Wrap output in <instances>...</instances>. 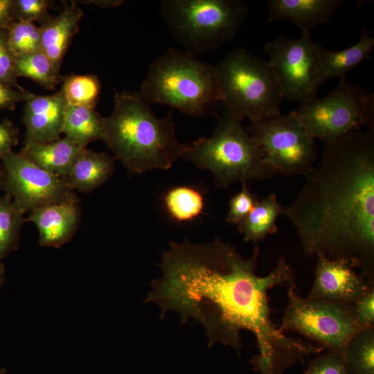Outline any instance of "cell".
Returning a JSON list of instances; mask_svg holds the SVG:
<instances>
[{
    "label": "cell",
    "mask_w": 374,
    "mask_h": 374,
    "mask_svg": "<svg viewBox=\"0 0 374 374\" xmlns=\"http://www.w3.org/2000/svg\"><path fill=\"white\" fill-rule=\"evenodd\" d=\"M259 248L243 257L218 238L205 244L171 241L161 256L162 275L152 282L145 302L161 309V319L176 312L205 329L208 346L220 343L240 355V332L255 336L258 355L273 357L287 350L292 338L274 323L268 292L295 282L292 267L283 257L266 276L256 274Z\"/></svg>",
    "instance_id": "cell-1"
},
{
    "label": "cell",
    "mask_w": 374,
    "mask_h": 374,
    "mask_svg": "<svg viewBox=\"0 0 374 374\" xmlns=\"http://www.w3.org/2000/svg\"><path fill=\"white\" fill-rule=\"evenodd\" d=\"M282 215L294 226L305 256L346 260L374 285V128L326 143Z\"/></svg>",
    "instance_id": "cell-2"
},
{
    "label": "cell",
    "mask_w": 374,
    "mask_h": 374,
    "mask_svg": "<svg viewBox=\"0 0 374 374\" xmlns=\"http://www.w3.org/2000/svg\"><path fill=\"white\" fill-rule=\"evenodd\" d=\"M114 90L113 111L104 117L102 141L129 173L168 170L184 158L188 143L176 137L172 109L159 118L139 91Z\"/></svg>",
    "instance_id": "cell-3"
},
{
    "label": "cell",
    "mask_w": 374,
    "mask_h": 374,
    "mask_svg": "<svg viewBox=\"0 0 374 374\" xmlns=\"http://www.w3.org/2000/svg\"><path fill=\"white\" fill-rule=\"evenodd\" d=\"M139 93L148 104L168 105L194 118L215 115L220 107L215 65L175 48L153 60Z\"/></svg>",
    "instance_id": "cell-4"
},
{
    "label": "cell",
    "mask_w": 374,
    "mask_h": 374,
    "mask_svg": "<svg viewBox=\"0 0 374 374\" xmlns=\"http://www.w3.org/2000/svg\"><path fill=\"white\" fill-rule=\"evenodd\" d=\"M183 159L197 168L209 170L215 186L224 188L278 175L265 161L261 149L242 122L223 113L217 116L212 135L188 144Z\"/></svg>",
    "instance_id": "cell-5"
},
{
    "label": "cell",
    "mask_w": 374,
    "mask_h": 374,
    "mask_svg": "<svg viewBox=\"0 0 374 374\" xmlns=\"http://www.w3.org/2000/svg\"><path fill=\"white\" fill-rule=\"evenodd\" d=\"M215 66L223 114L251 123L281 114L283 96L267 61L235 48Z\"/></svg>",
    "instance_id": "cell-6"
},
{
    "label": "cell",
    "mask_w": 374,
    "mask_h": 374,
    "mask_svg": "<svg viewBox=\"0 0 374 374\" xmlns=\"http://www.w3.org/2000/svg\"><path fill=\"white\" fill-rule=\"evenodd\" d=\"M160 11L172 37L195 56L232 40L249 12L240 0H162Z\"/></svg>",
    "instance_id": "cell-7"
},
{
    "label": "cell",
    "mask_w": 374,
    "mask_h": 374,
    "mask_svg": "<svg viewBox=\"0 0 374 374\" xmlns=\"http://www.w3.org/2000/svg\"><path fill=\"white\" fill-rule=\"evenodd\" d=\"M290 114L312 139L326 144L365 125L374 128V96L343 79L328 96L310 100Z\"/></svg>",
    "instance_id": "cell-8"
},
{
    "label": "cell",
    "mask_w": 374,
    "mask_h": 374,
    "mask_svg": "<svg viewBox=\"0 0 374 374\" xmlns=\"http://www.w3.org/2000/svg\"><path fill=\"white\" fill-rule=\"evenodd\" d=\"M287 287V303L279 330L298 332L323 349L344 355L352 337L363 330L353 317L350 305L304 299L296 292V282Z\"/></svg>",
    "instance_id": "cell-9"
},
{
    "label": "cell",
    "mask_w": 374,
    "mask_h": 374,
    "mask_svg": "<svg viewBox=\"0 0 374 374\" xmlns=\"http://www.w3.org/2000/svg\"><path fill=\"white\" fill-rule=\"evenodd\" d=\"M246 130L278 173L307 176L314 169L315 140L290 113L251 123Z\"/></svg>",
    "instance_id": "cell-10"
},
{
    "label": "cell",
    "mask_w": 374,
    "mask_h": 374,
    "mask_svg": "<svg viewBox=\"0 0 374 374\" xmlns=\"http://www.w3.org/2000/svg\"><path fill=\"white\" fill-rule=\"evenodd\" d=\"M265 51L283 98L301 105L317 98L322 84L310 32H302L296 39L279 35L266 44Z\"/></svg>",
    "instance_id": "cell-11"
},
{
    "label": "cell",
    "mask_w": 374,
    "mask_h": 374,
    "mask_svg": "<svg viewBox=\"0 0 374 374\" xmlns=\"http://www.w3.org/2000/svg\"><path fill=\"white\" fill-rule=\"evenodd\" d=\"M1 163V190L9 194L24 213L46 204L78 200L65 177L42 170L20 152H10Z\"/></svg>",
    "instance_id": "cell-12"
},
{
    "label": "cell",
    "mask_w": 374,
    "mask_h": 374,
    "mask_svg": "<svg viewBox=\"0 0 374 374\" xmlns=\"http://www.w3.org/2000/svg\"><path fill=\"white\" fill-rule=\"evenodd\" d=\"M312 287L307 299L350 305L371 285L348 262L318 253Z\"/></svg>",
    "instance_id": "cell-13"
},
{
    "label": "cell",
    "mask_w": 374,
    "mask_h": 374,
    "mask_svg": "<svg viewBox=\"0 0 374 374\" xmlns=\"http://www.w3.org/2000/svg\"><path fill=\"white\" fill-rule=\"evenodd\" d=\"M24 103V144L47 143L60 139L68 105L62 89L46 96L33 93Z\"/></svg>",
    "instance_id": "cell-14"
},
{
    "label": "cell",
    "mask_w": 374,
    "mask_h": 374,
    "mask_svg": "<svg viewBox=\"0 0 374 374\" xmlns=\"http://www.w3.org/2000/svg\"><path fill=\"white\" fill-rule=\"evenodd\" d=\"M79 200L46 204L29 212L26 221L33 222L42 247L60 248L73 237L80 220Z\"/></svg>",
    "instance_id": "cell-15"
},
{
    "label": "cell",
    "mask_w": 374,
    "mask_h": 374,
    "mask_svg": "<svg viewBox=\"0 0 374 374\" xmlns=\"http://www.w3.org/2000/svg\"><path fill=\"white\" fill-rule=\"evenodd\" d=\"M343 0H268L267 23L287 21L302 32L328 22Z\"/></svg>",
    "instance_id": "cell-16"
},
{
    "label": "cell",
    "mask_w": 374,
    "mask_h": 374,
    "mask_svg": "<svg viewBox=\"0 0 374 374\" xmlns=\"http://www.w3.org/2000/svg\"><path fill=\"white\" fill-rule=\"evenodd\" d=\"M82 10L75 1L64 2L63 11L41 24V51L50 59L55 71L60 69L72 37L78 31Z\"/></svg>",
    "instance_id": "cell-17"
},
{
    "label": "cell",
    "mask_w": 374,
    "mask_h": 374,
    "mask_svg": "<svg viewBox=\"0 0 374 374\" xmlns=\"http://www.w3.org/2000/svg\"><path fill=\"white\" fill-rule=\"evenodd\" d=\"M374 47V37L364 30L360 38L353 46L341 51H330L316 42L318 69L321 84L331 78L346 79V74L370 58Z\"/></svg>",
    "instance_id": "cell-18"
},
{
    "label": "cell",
    "mask_w": 374,
    "mask_h": 374,
    "mask_svg": "<svg viewBox=\"0 0 374 374\" xmlns=\"http://www.w3.org/2000/svg\"><path fill=\"white\" fill-rule=\"evenodd\" d=\"M114 160L106 152L83 148L65 177L72 190L87 193L104 184L114 171Z\"/></svg>",
    "instance_id": "cell-19"
},
{
    "label": "cell",
    "mask_w": 374,
    "mask_h": 374,
    "mask_svg": "<svg viewBox=\"0 0 374 374\" xmlns=\"http://www.w3.org/2000/svg\"><path fill=\"white\" fill-rule=\"evenodd\" d=\"M82 149L64 136L51 142L24 144L20 152L42 170L66 177Z\"/></svg>",
    "instance_id": "cell-20"
},
{
    "label": "cell",
    "mask_w": 374,
    "mask_h": 374,
    "mask_svg": "<svg viewBox=\"0 0 374 374\" xmlns=\"http://www.w3.org/2000/svg\"><path fill=\"white\" fill-rule=\"evenodd\" d=\"M104 117L93 107L68 105L62 134L74 144L85 148L93 141H103Z\"/></svg>",
    "instance_id": "cell-21"
},
{
    "label": "cell",
    "mask_w": 374,
    "mask_h": 374,
    "mask_svg": "<svg viewBox=\"0 0 374 374\" xmlns=\"http://www.w3.org/2000/svg\"><path fill=\"white\" fill-rule=\"evenodd\" d=\"M282 208L274 193L258 200L247 216L237 225L239 233L244 235V240L256 242L276 233L278 231L276 221L282 214Z\"/></svg>",
    "instance_id": "cell-22"
},
{
    "label": "cell",
    "mask_w": 374,
    "mask_h": 374,
    "mask_svg": "<svg viewBox=\"0 0 374 374\" xmlns=\"http://www.w3.org/2000/svg\"><path fill=\"white\" fill-rule=\"evenodd\" d=\"M24 215L9 194L0 195V260L18 249Z\"/></svg>",
    "instance_id": "cell-23"
},
{
    "label": "cell",
    "mask_w": 374,
    "mask_h": 374,
    "mask_svg": "<svg viewBox=\"0 0 374 374\" xmlns=\"http://www.w3.org/2000/svg\"><path fill=\"white\" fill-rule=\"evenodd\" d=\"M163 203L170 217L179 222L197 217L203 212L205 204L202 194L188 186H178L168 190Z\"/></svg>",
    "instance_id": "cell-24"
},
{
    "label": "cell",
    "mask_w": 374,
    "mask_h": 374,
    "mask_svg": "<svg viewBox=\"0 0 374 374\" xmlns=\"http://www.w3.org/2000/svg\"><path fill=\"white\" fill-rule=\"evenodd\" d=\"M344 359L348 374H374V328L354 335L346 348Z\"/></svg>",
    "instance_id": "cell-25"
},
{
    "label": "cell",
    "mask_w": 374,
    "mask_h": 374,
    "mask_svg": "<svg viewBox=\"0 0 374 374\" xmlns=\"http://www.w3.org/2000/svg\"><path fill=\"white\" fill-rule=\"evenodd\" d=\"M15 69L17 78H29L48 90H54L62 82L63 76L42 51L15 57Z\"/></svg>",
    "instance_id": "cell-26"
},
{
    "label": "cell",
    "mask_w": 374,
    "mask_h": 374,
    "mask_svg": "<svg viewBox=\"0 0 374 374\" xmlns=\"http://www.w3.org/2000/svg\"><path fill=\"white\" fill-rule=\"evenodd\" d=\"M62 82L68 105L93 108L97 105L102 85L96 75H69L62 77Z\"/></svg>",
    "instance_id": "cell-27"
},
{
    "label": "cell",
    "mask_w": 374,
    "mask_h": 374,
    "mask_svg": "<svg viewBox=\"0 0 374 374\" xmlns=\"http://www.w3.org/2000/svg\"><path fill=\"white\" fill-rule=\"evenodd\" d=\"M7 42L14 57L41 51V30L33 22L14 21L8 28Z\"/></svg>",
    "instance_id": "cell-28"
},
{
    "label": "cell",
    "mask_w": 374,
    "mask_h": 374,
    "mask_svg": "<svg viewBox=\"0 0 374 374\" xmlns=\"http://www.w3.org/2000/svg\"><path fill=\"white\" fill-rule=\"evenodd\" d=\"M52 3L48 0H13L15 21H38L42 24L51 17L48 10Z\"/></svg>",
    "instance_id": "cell-29"
},
{
    "label": "cell",
    "mask_w": 374,
    "mask_h": 374,
    "mask_svg": "<svg viewBox=\"0 0 374 374\" xmlns=\"http://www.w3.org/2000/svg\"><path fill=\"white\" fill-rule=\"evenodd\" d=\"M258 202V198L250 191L247 183H242L241 190L229 201V209L225 221L238 225L251 211Z\"/></svg>",
    "instance_id": "cell-30"
},
{
    "label": "cell",
    "mask_w": 374,
    "mask_h": 374,
    "mask_svg": "<svg viewBox=\"0 0 374 374\" xmlns=\"http://www.w3.org/2000/svg\"><path fill=\"white\" fill-rule=\"evenodd\" d=\"M303 374H348L344 355L335 351L328 352L311 360Z\"/></svg>",
    "instance_id": "cell-31"
},
{
    "label": "cell",
    "mask_w": 374,
    "mask_h": 374,
    "mask_svg": "<svg viewBox=\"0 0 374 374\" xmlns=\"http://www.w3.org/2000/svg\"><path fill=\"white\" fill-rule=\"evenodd\" d=\"M350 311L362 329L374 328V285L350 305Z\"/></svg>",
    "instance_id": "cell-32"
},
{
    "label": "cell",
    "mask_w": 374,
    "mask_h": 374,
    "mask_svg": "<svg viewBox=\"0 0 374 374\" xmlns=\"http://www.w3.org/2000/svg\"><path fill=\"white\" fill-rule=\"evenodd\" d=\"M17 79L15 57L9 49L7 33L4 30L0 32V82L18 89H24Z\"/></svg>",
    "instance_id": "cell-33"
},
{
    "label": "cell",
    "mask_w": 374,
    "mask_h": 374,
    "mask_svg": "<svg viewBox=\"0 0 374 374\" xmlns=\"http://www.w3.org/2000/svg\"><path fill=\"white\" fill-rule=\"evenodd\" d=\"M33 95L29 91L18 89L0 82V111L14 110L16 105Z\"/></svg>",
    "instance_id": "cell-34"
},
{
    "label": "cell",
    "mask_w": 374,
    "mask_h": 374,
    "mask_svg": "<svg viewBox=\"0 0 374 374\" xmlns=\"http://www.w3.org/2000/svg\"><path fill=\"white\" fill-rule=\"evenodd\" d=\"M18 128L8 119L0 122V163L1 159L18 144Z\"/></svg>",
    "instance_id": "cell-35"
},
{
    "label": "cell",
    "mask_w": 374,
    "mask_h": 374,
    "mask_svg": "<svg viewBox=\"0 0 374 374\" xmlns=\"http://www.w3.org/2000/svg\"><path fill=\"white\" fill-rule=\"evenodd\" d=\"M14 21L13 0H0V32Z\"/></svg>",
    "instance_id": "cell-36"
},
{
    "label": "cell",
    "mask_w": 374,
    "mask_h": 374,
    "mask_svg": "<svg viewBox=\"0 0 374 374\" xmlns=\"http://www.w3.org/2000/svg\"><path fill=\"white\" fill-rule=\"evenodd\" d=\"M83 2L95 4L102 8H111L121 5L123 1L120 0H97V1H85Z\"/></svg>",
    "instance_id": "cell-37"
},
{
    "label": "cell",
    "mask_w": 374,
    "mask_h": 374,
    "mask_svg": "<svg viewBox=\"0 0 374 374\" xmlns=\"http://www.w3.org/2000/svg\"><path fill=\"white\" fill-rule=\"evenodd\" d=\"M5 267L1 260H0V289L5 283Z\"/></svg>",
    "instance_id": "cell-38"
},
{
    "label": "cell",
    "mask_w": 374,
    "mask_h": 374,
    "mask_svg": "<svg viewBox=\"0 0 374 374\" xmlns=\"http://www.w3.org/2000/svg\"><path fill=\"white\" fill-rule=\"evenodd\" d=\"M6 369L5 368H0V374H6Z\"/></svg>",
    "instance_id": "cell-39"
},
{
    "label": "cell",
    "mask_w": 374,
    "mask_h": 374,
    "mask_svg": "<svg viewBox=\"0 0 374 374\" xmlns=\"http://www.w3.org/2000/svg\"><path fill=\"white\" fill-rule=\"evenodd\" d=\"M1 177H2V172H1V169L0 168V190H1Z\"/></svg>",
    "instance_id": "cell-40"
}]
</instances>
